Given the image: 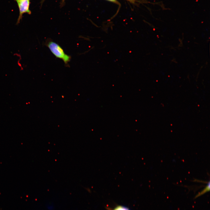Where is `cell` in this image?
Here are the masks:
<instances>
[{"instance_id": "cell-5", "label": "cell", "mask_w": 210, "mask_h": 210, "mask_svg": "<svg viewBox=\"0 0 210 210\" xmlns=\"http://www.w3.org/2000/svg\"><path fill=\"white\" fill-rule=\"evenodd\" d=\"M112 2H115L116 1V0H108Z\"/></svg>"}, {"instance_id": "cell-2", "label": "cell", "mask_w": 210, "mask_h": 210, "mask_svg": "<svg viewBox=\"0 0 210 210\" xmlns=\"http://www.w3.org/2000/svg\"><path fill=\"white\" fill-rule=\"evenodd\" d=\"M19 7V15L17 22V24L20 22L22 19L23 14L27 13L29 14L31 13L29 10L30 0H16Z\"/></svg>"}, {"instance_id": "cell-3", "label": "cell", "mask_w": 210, "mask_h": 210, "mask_svg": "<svg viewBox=\"0 0 210 210\" xmlns=\"http://www.w3.org/2000/svg\"><path fill=\"white\" fill-rule=\"evenodd\" d=\"M210 181H209L204 188L200 192L198 193L195 197V198H196L204 194L205 193L207 192H209L210 190Z\"/></svg>"}, {"instance_id": "cell-1", "label": "cell", "mask_w": 210, "mask_h": 210, "mask_svg": "<svg viewBox=\"0 0 210 210\" xmlns=\"http://www.w3.org/2000/svg\"><path fill=\"white\" fill-rule=\"evenodd\" d=\"M45 45L55 56L62 60L65 64L68 65V63L71 60V56L65 53L59 44L51 40H48L46 42Z\"/></svg>"}, {"instance_id": "cell-4", "label": "cell", "mask_w": 210, "mask_h": 210, "mask_svg": "<svg viewBox=\"0 0 210 210\" xmlns=\"http://www.w3.org/2000/svg\"><path fill=\"white\" fill-rule=\"evenodd\" d=\"M113 210H130L128 208L123 206L118 205L115 207Z\"/></svg>"}]
</instances>
